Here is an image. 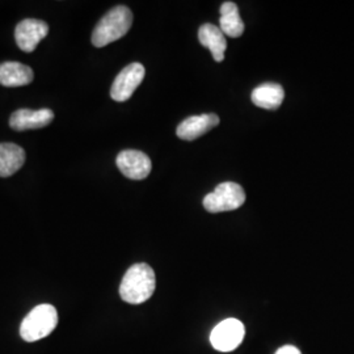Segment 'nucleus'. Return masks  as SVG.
Returning a JSON list of instances; mask_svg holds the SVG:
<instances>
[{"instance_id":"f257e3e1","label":"nucleus","mask_w":354,"mask_h":354,"mask_svg":"<svg viewBox=\"0 0 354 354\" xmlns=\"http://www.w3.org/2000/svg\"><path fill=\"white\" fill-rule=\"evenodd\" d=\"M155 286L156 279L151 266L140 263L127 269L120 285V295L127 304H143L151 298Z\"/></svg>"},{"instance_id":"f03ea898","label":"nucleus","mask_w":354,"mask_h":354,"mask_svg":"<svg viewBox=\"0 0 354 354\" xmlns=\"http://www.w3.org/2000/svg\"><path fill=\"white\" fill-rule=\"evenodd\" d=\"M133 24V13L127 6H117L106 13L92 32V44L104 48L124 37Z\"/></svg>"},{"instance_id":"7ed1b4c3","label":"nucleus","mask_w":354,"mask_h":354,"mask_svg":"<svg viewBox=\"0 0 354 354\" xmlns=\"http://www.w3.org/2000/svg\"><path fill=\"white\" fill-rule=\"evenodd\" d=\"M58 324V314L54 306L39 304L35 307L21 323L20 335L28 342H37L55 329Z\"/></svg>"},{"instance_id":"20e7f679","label":"nucleus","mask_w":354,"mask_h":354,"mask_svg":"<svg viewBox=\"0 0 354 354\" xmlns=\"http://www.w3.org/2000/svg\"><path fill=\"white\" fill-rule=\"evenodd\" d=\"M245 203V192L239 184L227 181L219 184L214 192L206 194L203 207L209 213H223L239 209Z\"/></svg>"},{"instance_id":"39448f33","label":"nucleus","mask_w":354,"mask_h":354,"mask_svg":"<svg viewBox=\"0 0 354 354\" xmlns=\"http://www.w3.org/2000/svg\"><path fill=\"white\" fill-rule=\"evenodd\" d=\"M245 336V327L238 319H226L215 326L210 342L218 352H232L241 345Z\"/></svg>"},{"instance_id":"423d86ee","label":"nucleus","mask_w":354,"mask_h":354,"mask_svg":"<svg viewBox=\"0 0 354 354\" xmlns=\"http://www.w3.org/2000/svg\"><path fill=\"white\" fill-rule=\"evenodd\" d=\"M146 70L143 64H136L127 66L118 75L115 76L112 88H111V96L114 102H127L136 89L140 87L142 80L145 79Z\"/></svg>"},{"instance_id":"0eeeda50","label":"nucleus","mask_w":354,"mask_h":354,"mask_svg":"<svg viewBox=\"0 0 354 354\" xmlns=\"http://www.w3.org/2000/svg\"><path fill=\"white\" fill-rule=\"evenodd\" d=\"M49 26L37 19H26L15 29V39L17 46L26 53L36 50L38 44L48 36Z\"/></svg>"},{"instance_id":"6e6552de","label":"nucleus","mask_w":354,"mask_h":354,"mask_svg":"<svg viewBox=\"0 0 354 354\" xmlns=\"http://www.w3.org/2000/svg\"><path fill=\"white\" fill-rule=\"evenodd\" d=\"M115 163L121 174L131 180H143L151 172V159L138 150L120 152Z\"/></svg>"},{"instance_id":"1a4fd4ad","label":"nucleus","mask_w":354,"mask_h":354,"mask_svg":"<svg viewBox=\"0 0 354 354\" xmlns=\"http://www.w3.org/2000/svg\"><path fill=\"white\" fill-rule=\"evenodd\" d=\"M216 125H219V117L216 114L190 115L177 127V137L184 140H197Z\"/></svg>"},{"instance_id":"9d476101","label":"nucleus","mask_w":354,"mask_h":354,"mask_svg":"<svg viewBox=\"0 0 354 354\" xmlns=\"http://www.w3.org/2000/svg\"><path fill=\"white\" fill-rule=\"evenodd\" d=\"M54 120V113L50 109H39V111H30V109H19L11 115L10 127L16 131H26V130H35L41 127L50 125Z\"/></svg>"},{"instance_id":"9b49d317","label":"nucleus","mask_w":354,"mask_h":354,"mask_svg":"<svg viewBox=\"0 0 354 354\" xmlns=\"http://www.w3.org/2000/svg\"><path fill=\"white\" fill-rule=\"evenodd\" d=\"M33 70L20 62H4L0 64V86L16 88L24 87L33 82Z\"/></svg>"},{"instance_id":"f8f14e48","label":"nucleus","mask_w":354,"mask_h":354,"mask_svg":"<svg viewBox=\"0 0 354 354\" xmlns=\"http://www.w3.org/2000/svg\"><path fill=\"white\" fill-rule=\"evenodd\" d=\"M198 41L205 48L212 51L215 62H223L225 51L227 49V41L219 26L214 24H203L198 29Z\"/></svg>"},{"instance_id":"ddd939ff","label":"nucleus","mask_w":354,"mask_h":354,"mask_svg":"<svg viewBox=\"0 0 354 354\" xmlns=\"http://www.w3.org/2000/svg\"><path fill=\"white\" fill-rule=\"evenodd\" d=\"M251 99L259 108L276 111L285 99V91L277 83H264L253 89Z\"/></svg>"},{"instance_id":"4468645a","label":"nucleus","mask_w":354,"mask_h":354,"mask_svg":"<svg viewBox=\"0 0 354 354\" xmlns=\"http://www.w3.org/2000/svg\"><path fill=\"white\" fill-rule=\"evenodd\" d=\"M26 162V151L15 143H0V177L15 175Z\"/></svg>"},{"instance_id":"2eb2a0df","label":"nucleus","mask_w":354,"mask_h":354,"mask_svg":"<svg viewBox=\"0 0 354 354\" xmlns=\"http://www.w3.org/2000/svg\"><path fill=\"white\" fill-rule=\"evenodd\" d=\"M221 30L228 37H241L244 33V23L241 20L239 8L234 1H225L221 6Z\"/></svg>"},{"instance_id":"dca6fc26","label":"nucleus","mask_w":354,"mask_h":354,"mask_svg":"<svg viewBox=\"0 0 354 354\" xmlns=\"http://www.w3.org/2000/svg\"><path fill=\"white\" fill-rule=\"evenodd\" d=\"M276 354H301L299 349L292 346V345H285L282 348H279Z\"/></svg>"}]
</instances>
